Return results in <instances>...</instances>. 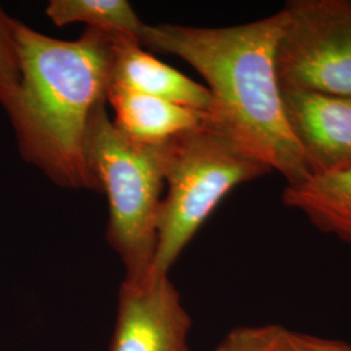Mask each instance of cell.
Masks as SVG:
<instances>
[{
  "label": "cell",
  "instance_id": "6da1fadb",
  "mask_svg": "<svg viewBox=\"0 0 351 351\" xmlns=\"http://www.w3.org/2000/svg\"><path fill=\"white\" fill-rule=\"evenodd\" d=\"M117 34L86 27L77 40H62L17 24L20 81L0 93V103L23 158L59 186L99 191L86 138L93 113L107 101Z\"/></svg>",
  "mask_w": 351,
  "mask_h": 351
},
{
  "label": "cell",
  "instance_id": "7a4b0ae2",
  "mask_svg": "<svg viewBox=\"0 0 351 351\" xmlns=\"http://www.w3.org/2000/svg\"><path fill=\"white\" fill-rule=\"evenodd\" d=\"M281 26V12L228 27L145 24L139 40L190 64L208 85L216 124L287 185H297L311 175L289 128L277 78Z\"/></svg>",
  "mask_w": 351,
  "mask_h": 351
},
{
  "label": "cell",
  "instance_id": "3957f363",
  "mask_svg": "<svg viewBox=\"0 0 351 351\" xmlns=\"http://www.w3.org/2000/svg\"><path fill=\"white\" fill-rule=\"evenodd\" d=\"M167 193L158 223L152 272L168 275L182 250L226 194L274 172L243 150L208 114L163 145Z\"/></svg>",
  "mask_w": 351,
  "mask_h": 351
},
{
  "label": "cell",
  "instance_id": "277c9868",
  "mask_svg": "<svg viewBox=\"0 0 351 351\" xmlns=\"http://www.w3.org/2000/svg\"><path fill=\"white\" fill-rule=\"evenodd\" d=\"M106 103L91 116L86 160L108 199V243L124 263L125 280L141 281L152 274L156 254L165 188L163 145L128 138L110 120Z\"/></svg>",
  "mask_w": 351,
  "mask_h": 351
},
{
  "label": "cell",
  "instance_id": "5b68a950",
  "mask_svg": "<svg viewBox=\"0 0 351 351\" xmlns=\"http://www.w3.org/2000/svg\"><path fill=\"white\" fill-rule=\"evenodd\" d=\"M280 12L281 91L351 97V0H290Z\"/></svg>",
  "mask_w": 351,
  "mask_h": 351
},
{
  "label": "cell",
  "instance_id": "8992f818",
  "mask_svg": "<svg viewBox=\"0 0 351 351\" xmlns=\"http://www.w3.org/2000/svg\"><path fill=\"white\" fill-rule=\"evenodd\" d=\"M190 326L168 275L124 280L110 351H188Z\"/></svg>",
  "mask_w": 351,
  "mask_h": 351
},
{
  "label": "cell",
  "instance_id": "52a82bcc",
  "mask_svg": "<svg viewBox=\"0 0 351 351\" xmlns=\"http://www.w3.org/2000/svg\"><path fill=\"white\" fill-rule=\"evenodd\" d=\"M291 134L311 176L351 168V97L281 91Z\"/></svg>",
  "mask_w": 351,
  "mask_h": 351
},
{
  "label": "cell",
  "instance_id": "ba28073f",
  "mask_svg": "<svg viewBox=\"0 0 351 351\" xmlns=\"http://www.w3.org/2000/svg\"><path fill=\"white\" fill-rule=\"evenodd\" d=\"M112 85L210 113L208 88L143 50L138 39L117 34L113 45Z\"/></svg>",
  "mask_w": 351,
  "mask_h": 351
},
{
  "label": "cell",
  "instance_id": "9c48e42d",
  "mask_svg": "<svg viewBox=\"0 0 351 351\" xmlns=\"http://www.w3.org/2000/svg\"><path fill=\"white\" fill-rule=\"evenodd\" d=\"M107 101L114 113L113 125L128 138L152 146L164 145L199 125L210 114L112 84Z\"/></svg>",
  "mask_w": 351,
  "mask_h": 351
},
{
  "label": "cell",
  "instance_id": "30bf717a",
  "mask_svg": "<svg viewBox=\"0 0 351 351\" xmlns=\"http://www.w3.org/2000/svg\"><path fill=\"white\" fill-rule=\"evenodd\" d=\"M282 202L304 213L319 230L351 243V168L287 185Z\"/></svg>",
  "mask_w": 351,
  "mask_h": 351
},
{
  "label": "cell",
  "instance_id": "8fae6325",
  "mask_svg": "<svg viewBox=\"0 0 351 351\" xmlns=\"http://www.w3.org/2000/svg\"><path fill=\"white\" fill-rule=\"evenodd\" d=\"M46 14L60 27L85 23L88 27L124 34L138 40L145 26L125 0H51Z\"/></svg>",
  "mask_w": 351,
  "mask_h": 351
},
{
  "label": "cell",
  "instance_id": "7c38bea8",
  "mask_svg": "<svg viewBox=\"0 0 351 351\" xmlns=\"http://www.w3.org/2000/svg\"><path fill=\"white\" fill-rule=\"evenodd\" d=\"M287 333L288 329L278 326L239 328L213 351H288Z\"/></svg>",
  "mask_w": 351,
  "mask_h": 351
},
{
  "label": "cell",
  "instance_id": "4fadbf2b",
  "mask_svg": "<svg viewBox=\"0 0 351 351\" xmlns=\"http://www.w3.org/2000/svg\"><path fill=\"white\" fill-rule=\"evenodd\" d=\"M19 21L0 5V93L16 88L20 81V64L16 42Z\"/></svg>",
  "mask_w": 351,
  "mask_h": 351
},
{
  "label": "cell",
  "instance_id": "5bb4252c",
  "mask_svg": "<svg viewBox=\"0 0 351 351\" xmlns=\"http://www.w3.org/2000/svg\"><path fill=\"white\" fill-rule=\"evenodd\" d=\"M287 349L288 351H351V346L341 341L288 330Z\"/></svg>",
  "mask_w": 351,
  "mask_h": 351
}]
</instances>
